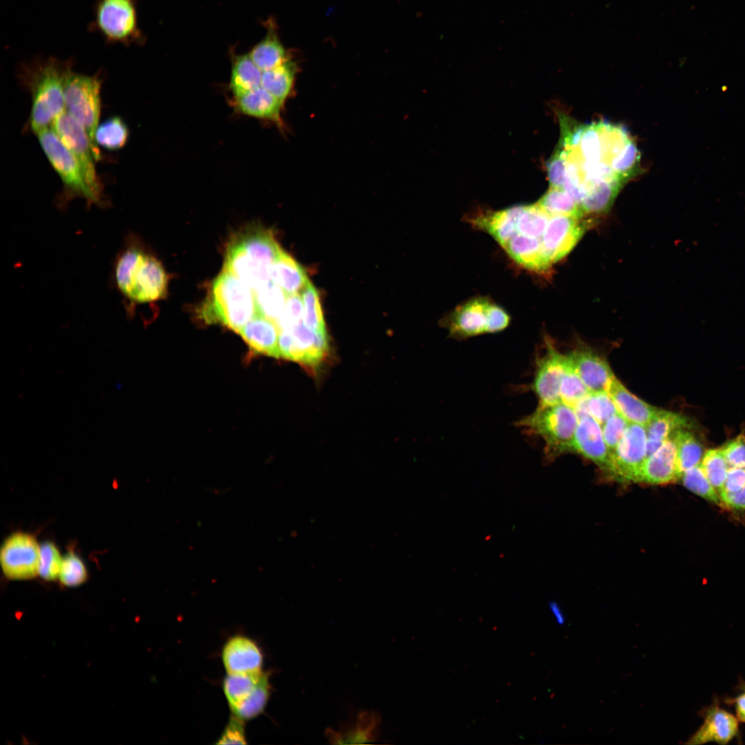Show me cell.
Masks as SVG:
<instances>
[{
    "instance_id": "cell-1",
    "label": "cell",
    "mask_w": 745,
    "mask_h": 745,
    "mask_svg": "<svg viewBox=\"0 0 745 745\" xmlns=\"http://www.w3.org/2000/svg\"><path fill=\"white\" fill-rule=\"evenodd\" d=\"M110 281L122 298L126 315L132 318L137 306L165 297L168 277L159 259L129 233L113 260Z\"/></svg>"
},
{
    "instance_id": "cell-2",
    "label": "cell",
    "mask_w": 745,
    "mask_h": 745,
    "mask_svg": "<svg viewBox=\"0 0 745 745\" xmlns=\"http://www.w3.org/2000/svg\"><path fill=\"white\" fill-rule=\"evenodd\" d=\"M72 68V60L53 57H37L20 67L19 77L31 95L28 123L35 134L51 126L54 120L66 111L64 85Z\"/></svg>"
},
{
    "instance_id": "cell-3",
    "label": "cell",
    "mask_w": 745,
    "mask_h": 745,
    "mask_svg": "<svg viewBox=\"0 0 745 745\" xmlns=\"http://www.w3.org/2000/svg\"><path fill=\"white\" fill-rule=\"evenodd\" d=\"M257 315L254 291L223 270L212 283L201 316L208 323H221L239 332Z\"/></svg>"
},
{
    "instance_id": "cell-4",
    "label": "cell",
    "mask_w": 745,
    "mask_h": 745,
    "mask_svg": "<svg viewBox=\"0 0 745 745\" xmlns=\"http://www.w3.org/2000/svg\"><path fill=\"white\" fill-rule=\"evenodd\" d=\"M36 135L43 151L63 183V192L57 199L58 208L65 209L70 201L77 197L85 199L88 207L93 205L106 208L109 203L95 194L79 161L54 131L48 128Z\"/></svg>"
},
{
    "instance_id": "cell-5",
    "label": "cell",
    "mask_w": 745,
    "mask_h": 745,
    "mask_svg": "<svg viewBox=\"0 0 745 745\" xmlns=\"http://www.w3.org/2000/svg\"><path fill=\"white\" fill-rule=\"evenodd\" d=\"M578 421L573 408L559 403L538 405L533 413L518 420L516 426L529 434L542 437L546 444L545 453L552 458L572 452Z\"/></svg>"
},
{
    "instance_id": "cell-6",
    "label": "cell",
    "mask_w": 745,
    "mask_h": 745,
    "mask_svg": "<svg viewBox=\"0 0 745 745\" xmlns=\"http://www.w3.org/2000/svg\"><path fill=\"white\" fill-rule=\"evenodd\" d=\"M89 28L106 44L128 46L139 43L137 0H95Z\"/></svg>"
},
{
    "instance_id": "cell-7",
    "label": "cell",
    "mask_w": 745,
    "mask_h": 745,
    "mask_svg": "<svg viewBox=\"0 0 745 745\" xmlns=\"http://www.w3.org/2000/svg\"><path fill=\"white\" fill-rule=\"evenodd\" d=\"M101 83L99 76L78 73L72 68L67 74L63 90L66 111L84 128L99 150L95 133L101 111Z\"/></svg>"
},
{
    "instance_id": "cell-8",
    "label": "cell",
    "mask_w": 745,
    "mask_h": 745,
    "mask_svg": "<svg viewBox=\"0 0 745 745\" xmlns=\"http://www.w3.org/2000/svg\"><path fill=\"white\" fill-rule=\"evenodd\" d=\"M50 128L79 161L95 194L109 203L95 167V162L101 159L100 152L93 146L84 128L66 111L54 120Z\"/></svg>"
},
{
    "instance_id": "cell-9",
    "label": "cell",
    "mask_w": 745,
    "mask_h": 745,
    "mask_svg": "<svg viewBox=\"0 0 745 745\" xmlns=\"http://www.w3.org/2000/svg\"><path fill=\"white\" fill-rule=\"evenodd\" d=\"M278 345L279 358L311 368L319 366L329 351L326 330H313L303 321L290 328L280 330Z\"/></svg>"
},
{
    "instance_id": "cell-10",
    "label": "cell",
    "mask_w": 745,
    "mask_h": 745,
    "mask_svg": "<svg viewBox=\"0 0 745 745\" xmlns=\"http://www.w3.org/2000/svg\"><path fill=\"white\" fill-rule=\"evenodd\" d=\"M40 545L34 535L16 532L3 542L0 550V564L4 575L10 579H30L38 575Z\"/></svg>"
},
{
    "instance_id": "cell-11",
    "label": "cell",
    "mask_w": 745,
    "mask_h": 745,
    "mask_svg": "<svg viewBox=\"0 0 745 745\" xmlns=\"http://www.w3.org/2000/svg\"><path fill=\"white\" fill-rule=\"evenodd\" d=\"M646 458L645 426L629 423L617 447L610 455L607 472L619 479L634 482Z\"/></svg>"
},
{
    "instance_id": "cell-12",
    "label": "cell",
    "mask_w": 745,
    "mask_h": 745,
    "mask_svg": "<svg viewBox=\"0 0 745 745\" xmlns=\"http://www.w3.org/2000/svg\"><path fill=\"white\" fill-rule=\"evenodd\" d=\"M546 352L536 359L534 378L530 389L539 399V406L561 403L559 388L565 372L567 355L559 352L548 339Z\"/></svg>"
},
{
    "instance_id": "cell-13",
    "label": "cell",
    "mask_w": 745,
    "mask_h": 745,
    "mask_svg": "<svg viewBox=\"0 0 745 745\" xmlns=\"http://www.w3.org/2000/svg\"><path fill=\"white\" fill-rule=\"evenodd\" d=\"M583 217L551 216L541 239L543 252L553 265L566 256L585 232Z\"/></svg>"
},
{
    "instance_id": "cell-14",
    "label": "cell",
    "mask_w": 745,
    "mask_h": 745,
    "mask_svg": "<svg viewBox=\"0 0 745 745\" xmlns=\"http://www.w3.org/2000/svg\"><path fill=\"white\" fill-rule=\"evenodd\" d=\"M702 724L688 739L686 744L699 745L708 742L727 744L739 735V720L736 716L714 702L702 711Z\"/></svg>"
},
{
    "instance_id": "cell-15",
    "label": "cell",
    "mask_w": 745,
    "mask_h": 745,
    "mask_svg": "<svg viewBox=\"0 0 745 745\" xmlns=\"http://www.w3.org/2000/svg\"><path fill=\"white\" fill-rule=\"evenodd\" d=\"M489 300L478 297L459 306L444 320L442 326L457 339L488 333L487 306Z\"/></svg>"
},
{
    "instance_id": "cell-16",
    "label": "cell",
    "mask_w": 745,
    "mask_h": 745,
    "mask_svg": "<svg viewBox=\"0 0 745 745\" xmlns=\"http://www.w3.org/2000/svg\"><path fill=\"white\" fill-rule=\"evenodd\" d=\"M381 717L375 711L363 710L342 723L338 730L328 728L325 735L332 744H364L375 742L380 733Z\"/></svg>"
},
{
    "instance_id": "cell-17",
    "label": "cell",
    "mask_w": 745,
    "mask_h": 745,
    "mask_svg": "<svg viewBox=\"0 0 745 745\" xmlns=\"http://www.w3.org/2000/svg\"><path fill=\"white\" fill-rule=\"evenodd\" d=\"M680 479L677 466V448L673 434L654 453L648 457L634 482L663 485Z\"/></svg>"
},
{
    "instance_id": "cell-18",
    "label": "cell",
    "mask_w": 745,
    "mask_h": 745,
    "mask_svg": "<svg viewBox=\"0 0 745 745\" xmlns=\"http://www.w3.org/2000/svg\"><path fill=\"white\" fill-rule=\"evenodd\" d=\"M222 661L228 674H255L261 672L262 653L254 641L237 635L224 645Z\"/></svg>"
},
{
    "instance_id": "cell-19",
    "label": "cell",
    "mask_w": 745,
    "mask_h": 745,
    "mask_svg": "<svg viewBox=\"0 0 745 745\" xmlns=\"http://www.w3.org/2000/svg\"><path fill=\"white\" fill-rule=\"evenodd\" d=\"M568 355L590 393L606 390L615 375L606 359L586 346L578 347Z\"/></svg>"
},
{
    "instance_id": "cell-20",
    "label": "cell",
    "mask_w": 745,
    "mask_h": 745,
    "mask_svg": "<svg viewBox=\"0 0 745 745\" xmlns=\"http://www.w3.org/2000/svg\"><path fill=\"white\" fill-rule=\"evenodd\" d=\"M572 452L581 454L607 471L610 453L603 438L601 426L590 415L579 419Z\"/></svg>"
},
{
    "instance_id": "cell-21",
    "label": "cell",
    "mask_w": 745,
    "mask_h": 745,
    "mask_svg": "<svg viewBox=\"0 0 745 745\" xmlns=\"http://www.w3.org/2000/svg\"><path fill=\"white\" fill-rule=\"evenodd\" d=\"M270 268L250 259L236 239L228 247L223 270L241 280L253 291L272 281Z\"/></svg>"
},
{
    "instance_id": "cell-22",
    "label": "cell",
    "mask_w": 745,
    "mask_h": 745,
    "mask_svg": "<svg viewBox=\"0 0 745 745\" xmlns=\"http://www.w3.org/2000/svg\"><path fill=\"white\" fill-rule=\"evenodd\" d=\"M503 248L517 264L528 270L544 275L550 272L552 264L543 252L539 239L517 233Z\"/></svg>"
},
{
    "instance_id": "cell-23",
    "label": "cell",
    "mask_w": 745,
    "mask_h": 745,
    "mask_svg": "<svg viewBox=\"0 0 745 745\" xmlns=\"http://www.w3.org/2000/svg\"><path fill=\"white\" fill-rule=\"evenodd\" d=\"M239 333L255 353L279 358V330L275 321L257 315Z\"/></svg>"
},
{
    "instance_id": "cell-24",
    "label": "cell",
    "mask_w": 745,
    "mask_h": 745,
    "mask_svg": "<svg viewBox=\"0 0 745 745\" xmlns=\"http://www.w3.org/2000/svg\"><path fill=\"white\" fill-rule=\"evenodd\" d=\"M606 392L618 413L629 423L646 426L658 410L633 395L615 376L610 379Z\"/></svg>"
},
{
    "instance_id": "cell-25",
    "label": "cell",
    "mask_w": 745,
    "mask_h": 745,
    "mask_svg": "<svg viewBox=\"0 0 745 745\" xmlns=\"http://www.w3.org/2000/svg\"><path fill=\"white\" fill-rule=\"evenodd\" d=\"M284 102L260 86L234 98L237 110L244 115L271 121L281 126Z\"/></svg>"
},
{
    "instance_id": "cell-26",
    "label": "cell",
    "mask_w": 745,
    "mask_h": 745,
    "mask_svg": "<svg viewBox=\"0 0 745 745\" xmlns=\"http://www.w3.org/2000/svg\"><path fill=\"white\" fill-rule=\"evenodd\" d=\"M522 206L496 212L479 213L468 219L476 228L490 234L502 247L517 234Z\"/></svg>"
},
{
    "instance_id": "cell-27",
    "label": "cell",
    "mask_w": 745,
    "mask_h": 745,
    "mask_svg": "<svg viewBox=\"0 0 745 745\" xmlns=\"http://www.w3.org/2000/svg\"><path fill=\"white\" fill-rule=\"evenodd\" d=\"M691 427V421L686 416L658 408L645 426L647 457L658 450L676 430Z\"/></svg>"
},
{
    "instance_id": "cell-28",
    "label": "cell",
    "mask_w": 745,
    "mask_h": 745,
    "mask_svg": "<svg viewBox=\"0 0 745 745\" xmlns=\"http://www.w3.org/2000/svg\"><path fill=\"white\" fill-rule=\"evenodd\" d=\"M270 278L287 295L301 292L309 281L303 268L282 249L271 266Z\"/></svg>"
},
{
    "instance_id": "cell-29",
    "label": "cell",
    "mask_w": 745,
    "mask_h": 745,
    "mask_svg": "<svg viewBox=\"0 0 745 745\" xmlns=\"http://www.w3.org/2000/svg\"><path fill=\"white\" fill-rule=\"evenodd\" d=\"M235 239L255 262L271 267L281 248L270 232L263 230H248Z\"/></svg>"
},
{
    "instance_id": "cell-30",
    "label": "cell",
    "mask_w": 745,
    "mask_h": 745,
    "mask_svg": "<svg viewBox=\"0 0 745 745\" xmlns=\"http://www.w3.org/2000/svg\"><path fill=\"white\" fill-rule=\"evenodd\" d=\"M266 37L248 53L261 71H267L284 63L290 57L280 41L274 26H270Z\"/></svg>"
},
{
    "instance_id": "cell-31",
    "label": "cell",
    "mask_w": 745,
    "mask_h": 745,
    "mask_svg": "<svg viewBox=\"0 0 745 745\" xmlns=\"http://www.w3.org/2000/svg\"><path fill=\"white\" fill-rule=\"evenodd\" d=\"M262 72L248 54L237 56L233 61L229 88L234 98L261 86Z\"/></svg>"
},
{
    "instance_id": "cell-32",
    "label": "cell",
    "mask_w": 745,
    "mask_h": 745,
    "mask_svg": "<svg viewBox=\"0 0 745 745\" xmlns=\"http://www.w3.org/2000/svg\"><path fill=\"white\" fill-rule=\"evenodd\" d=\"M297 66L290 57L281 65L262 72L261 86L284 103L292 93Z\"/></svg>"
},
{
    "instance_id": "cell-33",
    "label": "cell",
    "mask_w": 745,
    "mask_h": 745,
    "mask_svg": "<svg viewBox=\"0 0 745 745\" xmlns=\"http://www.w3.org/2000/svg\"><path fill=\"white\" fill-rule=\"evenodd\" d=\"M673 436L677 448V466L680 478L684 472L701 464L704 449L695 436L687 428L676 430Z\"/></svg>"
},
{
    "instance_id": "cell-34",
    "label": "cell",
    "mask_w": 745,
    "mask_h": 745,
    "mask_svg": "<svg viewBox=\"0 0 745 745\" xmlns=\"http://www.w3.org/2000/svg\"><path fill=\"white\" fill-rule=\"evenodd\" d=\"M622 186L619 183L602 182L588 189L581 202L584 215L607 212Z\"/></svg>"
},
{
    "instance_id": "cell-35",
    "label": "cell",
    "mask_w": 745,
    "mask_h": 745,
    "mask_svg": "<svg viewBox=\"0 0 745 745\" xmlns=\"http://www.w3.org/2000/svg\"><path fill=\"white\" fill-rule=\"evenodd\" d=\"M257 315L276 323L281 315L287 295L272 281L254 291Z\"/></svg>"
},
{
    "instance_id": "cell-36",
    "label": "cell",
    "mask_w": 745,
    "mask_h": 745,
    "mask_svg": "<svg viewBox=\"0 0 745 745\" xmlns=\"http://www.w3.org/2000/svg\"><path fill=\"white\" fill-rule=\"evenodd\" d=\"M129 137V130L126 122L119 116H113L99 123L95 133L96 145L109 150H116L123 148Z\"/></svg>"
},
{
    "instance_id": "cell-37",
    "label": "cell",
    "mask_w": 745,
    "mask_h": 745,
    "mask_svg": "<svg viewBox=\"0 0 745 745\" xmlns=\"http://www.w3.org/2000/svg\"><path fill=\"white\" fill-rule=\"evenodd\" d=\"M270 693L268 674L263 673L252 693L242 702L231 708L233 715L241 720L251 719L262 713Z\"/></svg>"
},
{
    "instance_id": "cell-38",
    "label": "cell",
    "mask_w": 745,
    "mask_h": 745,
    "mask_svg": "<svg viewBox=\"0 0 745 745\" xmlns=\"http://www.w3.org/2000/svg\"><path fill=\"white\" fill-rule=\"evenodd\" d=\"M537 203L550 216H584L580 205L560 188L550 187Z\"/></svg>"
},
{
    "instance_id": "cell-39",
    "label": "cell",
    "mask_w": 745,
    "mask_h": 745,
    "mask_svg": "<svg viewBox=\"0 0 745 745\" xmlns=\"http://www.w3.org/2000/svg\"><path fill=\"white\" fill-rule=\"evenodd\" d=\"M263 672L255 674H228L223 689L231 708L245 699L259 683Z\"/></svg>"
},
{
    "instance_id": "cell-40",
    "label": "cell",
    "mask_w": 745,
    "mask_h": 745,
    "mask_svg": "<svg viewBox=\"0 0 745 745\" xmlns=\"http://www.w3.org/2000/svg\"><path fill=\"white\" fill-rule=\"evenodd\" d=\"M550 217L537 203L522 206L517 221V233L541 240Z\"/></svg>"
},
{
    "instance_id": "cell-41",
    "label": "cell",
    "mask_w": 745,
    "mask_h": 745,
    "mask_svg": "<svg viewBox=\"0 0 745 745\" xmlns=\"http://www.w3.org/2000/svg\"><path fill=\"white\" fill-rule=\"evenodd\" d=\"M566 355V367L560 384L559 395L561 403L574 409L590 392L575 370L568 355Z\"/></svg>"
},
{
    "instance_id": "cell-42",
    "label": "cell",
    "mask_w": 745,
    "mask_h": 745,
    "mask_svg": "<svg viewBox=\"0 0 745 745\" xmlns=\"http://www.w3.org/2000/svg\"><path fill=\"white\" fill-rule=\"evenodd\" d=\"M680 479L684 486L692 493L724 508L719 493L706 477L700 464L684 472Z\"/></svg>"
},
{
    "instance_id": "cell-43",
    "label": "cell",
    "mask_w": 745,
    "mask_h": 745,
    "mask_svg": "<svg viewBox=\"0 0 745 745\" xmlns=\"http://www.w3.org/2000/svg\"><path fill=\"white\" fill-rule=\"evenodd\" d=\"M700 466L711 485L719 494L724 488L729 468L721 448L706 450Z\"/></svg>"
},
{
    "instance_id": "cell-44",
    "label": "cell",
    "mask_w": 745,
    "mask_h": 745,
    "mask_svg": "<svg viewBox=\"0 0 745 745\" xmlns=\"http://www.w3.org/2000/svg\"><path fill=\"white\" fill-rule=\"evenodd\" d=\"M304 305L303 322L313 330H326V325L317 289L309 281L301 292Z\"/></svg>"
},
{
    "instance_id": "cell-45",
    "label": "cell",
    "mask_w": 745,
    "mask_h": 745,
    "mask_svg": "<svg viewBox=\"0 0 745 745\" xmlns=\"http://www.w3.org/2000/svg\"><path fill=\"white\" fill-rule=\"evenodd\" d=\"M88 578V571L82 559L73 551H69L62 559L59 579L68 587L83 584Z\"/></svg>"
},
{
    "instance_id": "cell-46",
    "label": "cell",
    "mask_w": 745,
    "mask_h": 745,
    "mask_svg": "<svg viewBox=\"0 0 745 745\" xmlns=\"http://www.w3.org/2000/svg\"><path fill=\"white\" fill-rule=\"evenodd\" d=\"M62 559L54 543L45 542L40 544L38 575L46 581L58 579Z\"/></svg>"
},
{
    "instance_id": "cell-47",
    "label": "cell",
    "mask_w": 745,
    "mask_h": 745,
    "mask_svg": "<svg viewBox=\"0 0 745 745\" xmlns=\"http://www.w3.org/2000/svg\"><path fill=\"white\" fill-rule=\"evenodd\" d=\"M586 404L589 415L601 426L618 413L612 399L606 391L590 393L586 397Z\"/></svg>"
},
{
    "instance_id": "cell-48",
    "label": "cell",
    "mask_w": 745,
    "mask_h": 745,
    "mask_svg": "<svg viewBox=\"0 0 745 745\" xmlns=\"http://www.w3.org/2000/svg\"><path fill=\"white\" fill-rule=\"evenodd\" d=\"M304 305L299 294L287 295L284 311L276 321L279 330L288 329L303 321Z\"/></svg>"
},
{
    "instance_id": "cell-49",
    "label": "cell",
    "mask_w": 745,
    "mask_h": 745,
    "mask_svg": "<svg viewBox=\"0 0 745 745\" xmlns=\"http://www.w3.org/2000/svg\"><path fill=\"white\" fill-rule=\"evenodd\" d=\"M629 422L619 413L609 418L601 427L610 455L623 437Z\"/></svg>"
},
{
    "instance_id": "cell-50",
    "label": "cell",
    "mask_w": 745,
    "mask_h": 745,
    "mask_svg": "<svg viewBox=\"0 0 745 745\" xmlns=\"http://www.w3.org/2000/svg\"><path fill=\"white\" fill-rule=\"evenodd\" d=\"M729 467L745 468V436L739 435L721 448Z\"/></svg>"
},
{
    "instance_id": "cell-51",
    "label": "cell",
    "mask_w": 745,
    "mask_h": 745,
    "mask_svg": "<svg viewBox=\"0 0 745 745\" xmlns=\"http://www.w3.org/2000/svg\"><path fill=\"white\" fill-rule=\"evenodd\" d=\"M216 744H246L243 720L233 715Z\"/></svg>"
},
{
    "instance_id": "cell-52",
    "label": "cell",
    "mask_w": 745,
    "mask_h": 745,
    "mask_svg": "<svg viewBox=\"0 0 745 745\" xmlns=\"http://www.w3.org/2000/svg\"><path fill=\"white\" fill-rule=\"evenodd\" d=\"M488 333L504 330L510 323L508 313L498 305L488 301L487 306Z\"/></svg>"
},
{
    "instance_id": "cell-53",
    "label": "cell",
    "mask_w": 745,
    "mask_h": 745,
    "mask_svg": "<svg viewBox=\"0 0 745 745\" xmlns=\"http://www.w3.org/2000/svg\"><path fill=\"white\" fill-rule=\"evenodd\" d=\"M744 486L745 468L729 467L722 490L736 492Z\"/></svg>"
},
{
    "instance_id": "cell-54",
    "label": "cell",
    "mask_w": 745,
    "mask_h": 745,
    "mask_svg": "<svg viewBox=\"0 0 745 745\" xmlns=\"http://www.w3.org/2000/svg\"><path fill=\"white\" fill-rule=\"evenodd\" d=\"M719 495L724 508L735 510H745V486L736 492L722 490Z\"/></svg>"
},
{
    "instance_id": "cell-55",
    "label": "cell",
    "mask_w": 745,
    "mask_h": 745,
    "mask_svg": "<svg viewBox=\"0 0 745 745\" xmlns=\"http://www.w3.org/2000/svg\"><path fill=\"white\" fill-rule=\"evenodd\" d=\"M734 704L736 717L741 722L745 723V688L732 700Z\"/></svg>"
},
{
    "instance_id": "cell-56",
    "label": "cell",
    "mask_w": 745,
    "mask_h": 745,
    "mask_svg": "<svg viewBox=\"0 0 745 745\" xmlns=\"http://www.w3.org/2000/svg\"><path fill=\"white\" fill-rule=\"evenodd\" d=\"M549 608L552 612L556 622L559 625H563L566 622V617L560 609L559 605L555 602H550L549 603Z\"/></svg>"
}]
</instances>
